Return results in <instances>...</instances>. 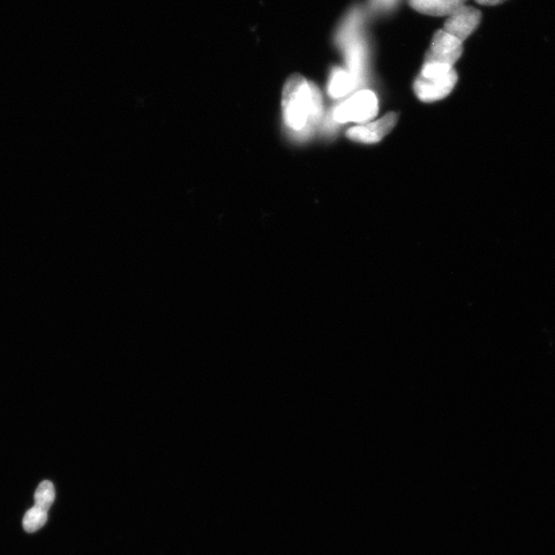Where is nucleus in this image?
<instances>
[{
	"mask_svg": "<svg viewBox=\"0 0 555 555\" xmlns=\"http://www.w3.org/2000/svg\"><path fill=\"white\" fill-rule=\"evenodd\" d=\"M282 110L289 130L302 138L309 136L324 112L319 88L301 74H294L283 88Z\"/></svg>",
	"mask_w": 555,
	"mask_h": 555,
	"instance_id": "obj_1",
	"label": "nucleus"
},
{
	"mask_svg": "<svg viewBox=\"0 0 555 555\" xmlns=\"http://www.w3.org/2000/svg\"><path fill=\"white\" fill-rule=\"evenodd\" d=\"M379 100L371 89H362L336 107L334 119L340 124L367 123L376 118Z\"/></svg>",
	"mask_w": 555,
	"mask_h": 555,
	"instance_id": "obj_2",
	"label": "nucleus"
},
{
	"mask_svg": "<svg viewBox=\"0 0 555 555\" xmlns=\"http://www.w3.org/2000/svg\"><path fill=\"white\" fill-rule=\"evenodd\" d=\"M56 498L55 486L50 480L42 482L34 494V506L24 515V528L27 532L41 530L49 519V510Z\"/></svg>",
	"mask_w": 555,
	"mask_h": 555,
	"instance_id": "obj_3",
	"label": "nucleus"
},
{
	"mask_svg": "<svg viewBox=\"0 0 555 555\" xmlns=\"http://www.w3.org/2000/svg\"><path fill=\"white\" fill-rule=\"evenodd\" d=\"M462 54L463 42L445 32L444 29H440L433 35L424 63H438L454 67Z\"/></svg>",
	"mask_w": 555,
	"mask_h": 555,
	"instance_id": "obj_4",
	"label": "nucleus"
},
{
	"mask_svg": "<svg viewBox=\"0 0 555 555\" xmlns=\"http://www.w3.org/2000/svg\"><path fill=\"white\" fill-rule=\"evenodd\" d=\"M456 81L455 70L439 78L425 79L419 76L414 82V89L418 99L423 102L439 101L452 93Z\"/></svg>",
	"mask_w": 555,
	"mask_h": 555,
	"instance_id": "obj_5",
	"label": "nucleus"
},
{
	"mask_svg": "<svg viewBox=\"0 0 555 555\" xmlns=\"http://www.w3.org/2000/svg\"><path fill=\"white\" fill-rule=\"evenodd\" d=\"M397 122H399V114L390 112L376 122L351 127L347 132V137L359 144H378L394 129Z\"/></svg>",
	"mask_w": 555,
	"mask_h": 555,
	"instance_id": "obj_6",
	"label": "nucleus"
},
{
	"mask_svg": "<svg viewBox=\"0 0 555 555\" xmlns=\"http://www.w3.org/2000/svg\"><path fill=\"white\" fill-rule=\"evenodd\" d=\"M482 19V12L474 6L465 5L448 16L444 30L464 42L475 32Z\"/></svg>",
	"mask_w": 555,
	"mask_h": 555,
	"instance_id": "obj_7",
	"label": "nucleus"
},
{
	"mask_svg": "<svg viewBox=\"0 0 555 555\" xmlns=\"http://www.w3.org/2000/svg\"><path fill=\"white\" fill-rule=\"evenodd\" d=\"M468 0H409L412 9L433 17L451 16Z\"/></svg>",
	"mask_w": 555,
	"mask_h": 555,
	"instance_id": "obj_8",
	"label": "nucleus"
},
{
	"mask_svg": "<svg viewBox=\"0 0 555 555\" xmlns=\"http://www.w3.org/2000/svg\"><path fill=\"white\" fill-rule=\"evenodd\" d=\"M356 80L352 73L343 69H335L330 74L328 94L334 99H340L355 88Z\"/></svg>",
	"mask_w": 555,
	"mask_h": 555,
	"instance_id": "obj_9",
	"label": "nucleus"
},
{
	"mask_svg": "<svg viewBox=\"0 0 555 555\" xmlns=\"http://www.w3.org/2000/svg\"><path fill=\"white\" fill-rule=\"evenodd\" d=\"M478 5H486V6H494L504 4L508 2V0H475Z\"/></svg>",
	"mask_w": 555,
	"mask_h": 555,
	"instance_id": "obj_10",
	"label": "nucleus"
}]
</instances>
